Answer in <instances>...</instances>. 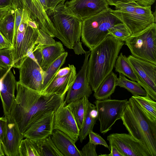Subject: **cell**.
<instances>
[{"label": "cell", "mask_w": 156, "mask_h": 156, "mask_svg": "<svg viewBox=\"0 0 156 156\" xmlns=\"http://www.w3.org/2000/svg\"><path fill=\"white\" fill-rule=\"evenodd\" d=\"M108 8L106 0H71L64 4L63 9L66 13L82 21Z\"/></svg>", "instance_id": "11"}, {"label": "cell", "mask_w": 156, "mask_h": 156, "mask_svg": "<svg viewBox=\"0 0 156 156\" xmlns=\"http://www.w3.org/2000/svg\"><path fill=\"white\" fill-rule=\"evenodd\" d=\"M6 120V129L1 144L5 155L19 156V148L24 138L15 120L10 115L4 116Z\"/></svg>", "instance_id": "18"}, {"label": "cell", "mask_w": 156, "mask_h": 156, "mask_svg": "<svg viewBox=\"0 0 156 156\" xmlns=\"http://www.w3.org/2000/svg\"><path fill=\"white\" fill-rule=\"evenodd\" d=\"M9 69L0 66V80L3 77Z\"/></svg>", "instance_id": "46"}, {"label": "cell", "mask_w": 156, "mask_h": 156, "mask_svg": "<svg viewBox=\"0 0 156 156\" xmlns=\"http://www.w3.org/2000/svg\"><path fill=\"white\" fill-rule=\"evenodd\" d=\"M90 50L86 51L81 68L76 75L74 81L67 91L64 100L66 104L79 100L84 97L88 98L92 93V90L87 78V72L88 58Z\"/></svg>", "instance_id": "16"}, {"label": "cell", "mask_w": 156, "mask_h": 156, "mask_svg": "<svg viewBox=\"0 0 156 156\" xmlns=\"http://www.w3.org/2000/svg\"><path fill=\"white\" fill-rule=\"evenodd\" d=\"M35 141L40 149L41 156H63L56 147L51 136Z\"/></svg>", "instance_id": "31"}, {"label": "cell", "mask_w": 156, "mask_h": 156, "mask_svg": "<svg viewBox=\"0 0 156 156\" xmlns=\"http://www.w3.org/2000/svg\"><path fill=\"white\" fill-rule=\"evenodd\" d=\"M121 23L120 20L108 7L82 21V41L91 50L109 34V30L114 25Z\"/></svg>", "instance_id": "6"}, {"label": "cell", "mask_w": 156, "mask_h": 156, "mask_svg": "<svg viewBox=\"0 0 156 156\" xmlns=\"http://www.w3.org/2000/svg\"><path fill=\"white\" fill-rule=\"evenodd\" d=\"M117 79V75L112 71L94 92L93 96L95 99L99 100L109 99L115 91Z\"/></svg>", "instance_id": "24"}, {"label": "cell", "mask_w": 156, "mask_h": 156, "mask_svg": "<svg viewBox=\"0 0 156 156\" xmlns=\"http://www.w3.org/2000/svg\"><path fill=\"white\" fill-rule=\"evenodd\" d=\"M31 16L38 25L39 29L52 37L56 33L47 11L48 0H21Z\"/></svg>", "instance_id": "14"}, {"label": "cell", "mask_w": 156, "mask_h": 156, "mask_svg": "<svg viewBox=\"0 0 156 156\" xmlns=\"http://www.w3.org/2000/svg\"><path fill=\"white\" fill-rule=\"evenodd\" d=\"M70 70V67L69 65L68 67L60 69L57 72L55 76H62L67 74Z\"/></svg>", "instance_id": "42"}, {"label": "cell", "mask_w": 156, "mask_h": 156, "mask_svg": "<svg viewBox=\"0 0 156 156\" xmlns=\"http://www.w3.org/2000/svg\"><path fill=\"white\" fill-rule=\"evenodd\" d=\"M107 140L109 147L115 146L123 156H150L142 144L129 134H111Z\"/></svg>", "instance_id": "13"}, {"label": "cell", "mask_w": 156, "mask_h": 156, "mask_svg": "<svg viewBox=\"0 0 156 156\" xmlns=\"http://www.w3.org/2000/svg\"><path fill=\"white\" fill-rule=\"evenodd\" d=\"M15 11L11 6L0 22V32L12 45L14 36Z\"/></svg>", "instance_id": "27"}, {"label": "cell", "mask_w": 156, "mask_h": 156, "mask_svg": "<svg viewBox=\"0 0 156 156\" xmlns=\"http://www.w3.org/2000/svg\"><path fill=\"white\" fill-rule=\"evenodd\" d=\"M89 102L88 98L85 96L79 100L66 104L67 107L73 114L80 130L83 126Z\"/></svg>", "instance_id": "25"}, {"label": "cell", "mask_w": 156, "mask_h": 156, "mask_svg": "<svg viewBox=\"0 0 156 156\" xmlns=\"http://www.w3.org/2000/svg\"><path fill=\"white\" fill-rule=\"evenodd\" d=\"M123 41L109 34L90 50L87 75L92 90L97 89L105 78L112 71Z\"/></svg>", "instance_id": "2"}, {"label": "cell", "mask_w": 156, "mask_h": 156, "mask_svg": "<svg viewBox=\"0 0 156 156\" xmlns=\"http://www.w3.org/2000/svg\"><path fill=\"white\" fill-rule=\"evenodd\" d=\"M96 145L89 141L86 144L80 151L82 156H97L98 154L96 152Z\"/></svg>", "instance_id": "36"}, {"label": "cell", "mask_w": 156, "mask_h": 156, "mask_svg": "<svg viewBox=\"0 0 156 156\" xmlns=\"http://www.w3.org/2000/svg\"><path fill=\"white\" fill-rule=\"evenodd\" d=\"M16 95L10 115L23 133L29 126L44 113L55 111L64 101L65 97L46 94L30 88L16 82Z\"/></svg>", "instance_id": "1"}, {"label": "cell", "mask_w": 156, "mask_h": 156, "mask_svg": "<svg viewBox=\"0 0 156 156\" xmlns=\"http://www.w3.org/2000/svg\"><path fill=\"white\" fill-rule=\"evenodd\" d=\"M11 5L3 8H0V22L4 16L9 10Z\"/></svg>", "instance_id": "44"}, {"label": "cell", "mask_w": 156, "mask_h": 156, "mask_svg": "<svg viewBox=\"0 0 156 156\" xmlns=\"http://www.w3.org/2000/svg\"><path fill=\"white\" fill-rule=\"evenodd\" d=\"M0 80V91L1 90L2 86V79Z\"/></svg>", "instance_id": "48"}, {"label": "cell", "mask_w": 156, "mask_h": 156, "mask_svg": "<svg viewBox=\"0 0 156 156\" xmlns=\"http://www.w3.org/2000/svg\"><path fill=\"white\" fill-rule=\"evenodd\" d=\"M53 128L66 134L75 143L79 139L80 130L65 101L55 111Z\"/></svg>", "instance_id": "17"}, {"label": "cell", "mask_w": 156, "mask_h": 156, "mask_svg": "<svg viewBox=\"0 0 156 156\" xmlns=\"http://www.w3.org/2000/svg\"><path fill=\"white\" fill-rule=\"evenodd\" d=\"M5 154L3 151L2 144H0V156H5Z\"/></svg>", "instance_id": "47"}, {"label": "cell", "mask_w": 156, "mask_h": 156, "mask_svg": "<svg viewBox=\"0 0 156 156\" xmlns=\"http://www.w3.org/2000/svg\"><path fill=\"white\" fill-rule=\"evenodd\" d=\"M140 5L146 6H151L155 2V0H135Z\"/></svg>", "instance_id": "41"}, {"label": "cell", "mask_w": 156, "mask_h": 156, "mask_svg": "<svg viewBox=\"0 0 156 156\" xmlns=\"http://www.w3.org/2000/svg\"><path fill=\"white\" fill-rule=\"evenodd\" d=\"M65 52L60 42L55 41L53 37L45 33L44 40L35 46L33 54L38 65L45 71Z\"/></svg>", "instance_id": "10"}, {"label": "cell", "mask_w": 156, "mask_h": 156, "mask_svg": "<svg viewBox=\"0 0 156 156\" xmlns=\"http://www.w3.org/2000/svg\"><path fill=\"white\" fill-rule=\"evenodd\" d=\"M137 103L153 120L156 121V102L148 94L145 96H132Z\"/></svg>", "instance_id": "30"}, {"label": "cell", "mask_w": 156, "mask_h": 156, "mask_svg": "<svg viewBox=\"0 0 156 156\" xmlns=\"http://www.w3.org/2000/svg\"><path fill=\"white\" fill-rule=\"evenodd\" d=\"M70 70L66 75L62 76H55L42 92L54 94L65 97L66 93L73 83L76 75V69L73 65L69 64Z\"/></svg>", "instance_id": "21"}, {"label": "cell", "mask_w": 156, "mask_h": 156, "mask_svg": "<svg viewBox=\"0 0 156 156\" xmlns=\"http://www.w3.org/2000/svg\"><path fill=\"white\" fill-rule=\"evenodd\" d=\"M113 13L127 27L131 35L145 29L154 23L155 18L151 6H144L136 1L121 3L115 5Z\"/></svg>", "instance_id": "7"}, {"label": "cell", "mask_w": 156, "mask_h": 156, "mask_svg": "<svg viewBox=\"0 0 156 156\" xmlns=\"http://www.w3.org/2000/svg\"><path fill=\"white\" fill-rule=\"evenodd\" d=\"M98 119V113L96 106L89 102L83 126L80 130L79 139L82 143L89 132L93 130Z\"/></svg>", "instance_id": "26"}, {"label": "cell", "mask_w": 156, "mask_h": 156, "mask_svg": "<svg viewBox=\"0 0 156 156\" xmlns=\"http://www.w3.org/2000/svg\"><path fill=\"white\" fill-rule=\"evenodd\" d=\"M16 82L15 77L9 69L2 79V86L0 91L4 116L10 115L12 107L15 98Z\"/></svg>", "instance_id": "20"}, {"label": "cell", "mask_w": 156, "mask_h": 156, "mask_svg": "<svg viewBox=\"0 0 156 156\" xmlns=\"http://www.w3.org/2000/svg\"><path fill=\"white\" fill-rule=\"evenodd\" d=\"M13 65L11 48L0 50V66L10 69Z\"/></svg>", "instance_id": "34"}, {"label": "cell", "mask_w": 156, "mask_h": 156, "mask_svg": "<svg viewBox=\"0 0 156 156\" xmlns=\"http://www.w3.org/2000/svg\"><path fill=\"white\" fill-rule=\"evenodd\" d=\"M55 112H46L32 122L23 133L24 138L36 141L51 136L54 130Z\"/></svg>", "instance_id": "19"}, {"label": "cell", "mask_w": 156, "mask_h": 156, "mask_svg": "<svg viewBox=\"0 0 156 156\" xmlns=\"http://www.w3.org/2000/svg\"><path fill=\"white\" fill-rule=\"evenodd\" d=\"M18 69L19 81L21 83L32 89L42 91L44 71L35 59L27 56Z\"/></svg>", "instance_id": "12"}, {"label": "cell", "mask_w": 156, "mask_h": 156, "mask_svg": "<svg viewBox=\"0 0 156 156\" xmlns=\"http://www.w3.org/2000/svg\"><path fill=\"white\" fill-rule=\"evenodd\" d=\"M12 0H0V8H4L11 5Z\"/></svg>", "instance_id": "45"}, {"label": "cell", "mask_w": 156, "mask_h": 156, "mask_svg": "<svg viewBox=\"0 0 156 156\" xmlns=\"http://www.w3.org/2000/svg\"><path fill=\"white\" fill-rule=\"evenodd\" d=\"M114 67L115 71L127 77L132 80L137 81L145 90V85L129 61L128 57L121 53L118 56Z\"/></svg>", "instance_id": "23"}, {"label": "cell", "mask_w": 156, "mask_h": 156, "mask_svg": "<svg viewBox=\"0 0 156 156\" xmlns=\"http://www.w3.org/2000/svg\"><path fill=\"white\" fill-rule=\"evenodd\" d=\"M6 120L5 117H0V144L4 136L6 126Z\"/></svg>", "instance_id": "37"}, {"label": "cell", "mask_w": 156, "mask_h": 156, "mask_svg": "<svg viewBox=\"0 0 156 156\" xmlns=\"http://www.w3.org/2000/svg\"><path fill=\"white\" fill-rule=\"evenodd\" d=\"M128 100L109 99L94 102L100 123V132L105 134L111 129L118 120L121 119Z\"/></svg>", "instance_id": "9"}, {"label": "cell", "mask_w": 156, "mask_h": 156, "mask_svg": "<svg viewBox=\"0 0 156 156\" xmlns=\"http://www.w3.org/2000/svg\"><path fill=\"white\" fill-rule=\"evenodd\" d=\"M116 85V86H119L126 89L132 94V96H144L147 94L145 90L138 82L129 80L121 73H119V77L117 79Z\"/></svg>", "instance_id": "28"}, {"label": "cell", "mask_w": 156, "mask_h": 156, "mask_svg": "<svg viewBox=\"0 0 156 156\" xmlns=\"http://www.w3.org/2000/svg\"><path fill=\"white\" fill-rule=\"evenodd\" d=\"M121 119L129 134L142 144L150 156H156V121L132 96L128 100Z\"/></svg>", "instance_id": "3"}, {"label": "cell", "mask_w": 156, "mask_h": 156, "mask_svg": "<svg viewBox=\"0 0 156 156\" xmlns=\"http://www.w3.org/2000/svg\"><path fill=\"white\" fill-rule=\"evenodd\" d=\"M108 5L115 6L121 3H127L135 1V0H106Z\"/></svg>", "instance_id": "40"}, {"label": "cell", "mask_w": 156, "mask_h": 156, "mask_svg": "<svg viewBox=\"0 0 156 156\" xmlns=\"http://www.w3.org/2000/svg\"><path fill=\"white\" fill-rule=\"evenodd\" d=\"M110 153L109 154H101L99 156H123V155L119 151L117 148L113 145L109 147Z\"/></svg>", "instance_id": "38"}, {"label": "cell", "mask_w": 156, "mask_h": 156, "mask_svg": "<svg viewBox=\"0 0 156 156\" xmlns=\"http://www.w3.org/2000/svg\"><path fill=\"white\" fill-rule=\"evenodd\" d=\"M22 6L21 20L13 37L11 48L13 60L12 67L17 68L28 54L33 51L35 46L44 40L45 33L39 28L34 27L29 24L28 20L32 17L27 9L23 4Z\"/></svg>", "instance_id": "5"}, {"label": "cell", "mask_w": 156, "mask_h": 156, "mask_svg": "<svg viewBox=\"0 0 156 156\" xmlns=\"http://www.w3.org/2000/svg\"><path fill=\"white\" fill-rule=\"evenodd\" d=\"M65 1L66 0H49L48 4V9L55 7L61 2L64 3Z\"/></svg>", "instance_id": "43"}, {"label": "cell", "mask_w": 156, "mask_h": 156, "mask_svg": "<svg viewBox=\"0 0 156 156\" xmlns=\"http://www.w3.org/2000/svg\"><path fill=\"white\" fill-rule=\"evenodd\" d=\"M18 153L19 156H41L40 149L36 141L27 138L21 140Z\"/></svg>", "instance_id": "32"}, {"label": "cell", "mask_w": 156, "mask_h": 156, "mask_svg": "<svg viewBox=\"0 0 156 156\" xmlns=\"http://www.w3.org/2000/svg\"><path fill=\"white\" fill-rule=\"evenodd\" d=\"M109 34L122 41H125L131 35L127 27L122 23L114 25L109 30Z\"/></svg>", "instance_id": "33"}, {"label": "cell", "mask_w": 156, "mask_h": 156, "mask_svg": "<svg viewBox=\"0 0 156 156\" xmlns=\"http://www.w3.org/2000/svg\"><path fill=\"white\" fill-rule=\"evenodd\" d=\"M12 47V45L0 32V50Z\"/></svg>", "instance_id": "39"}, {"label": "cell", "mask_w": 156, "mask_h": 156, "mask_svg": "<svg viewBox=\"0 0 156 156\" xmlns=\"http://www.w3.org/2000/svg\"><path fill=\"white\" fill-rule=\"evenodd\" d=\"M51 138L63 156H82L74 141L62 131L54 129Z\"/></svg>", "instance_id": "22"}, {"label": "cell", "mask_w": 156, "mask_h": 156, "mask_svg": "<svg viewBox=\"0 0 156 156\" xmlns=\"http://www.w3.org/2000/svg\"><path fill=\"white\" fill-rule=\"evenodd\" d=\"M67 55L68 53L65 52L54 61L47 69L44 71L42 91L65 63Z\"/></svg>", "instance_id": "29"}, {"label": "cell", "mask_w": 156, "mask_h": 156, "mask_svg": "<svg viewBox=\"0 0 156 156\" xmlns=\"http://www.w3.org/2000/svg\"><path fill=\"white\" fill-rule=\"evenodd\" d=\"M133 55L156 64V24L131 35L125 41Z\"/></svg>", "instance_id": "8"}, {"label": "cell", "mask_w": 156, "mask_h": 156, "mask_svg": "<svg viewBox=\"0 0 156 156\" xmlns=\"http://www.w3.org/2000/svg\"><path fill=\"white\" fill-rule=\"evenodd\" d=\"M64 3L61 2L47 11L56 31L55 37L76 54H85L80 41L82 21L64 11Z\"/></svg>", "instance_id": "4"}, {"label": "cell", "mask_w": 156, "mask_h": 156, "mask_svg": "<svg viewBox=\"0 0 156 156\" xmlns=\"http://www.w3.org/2000/svg\"><path fill=\"white\" fill-rule=\"evenodd\" d=\"M89 142L96 145H102L109 149V146L106 141L98 134L94 132L93 130L89 133Z\"/></svg>", "instance_id": "35"}, {"label": "cell", "mask_w": 156, "mask_h": 156, "mask_svg": "<svg viewBox=\"0 0 156 156\" xmlns=\"http://www.w3.org/2000/svg\"><path fill=\"white\" fill-rule=\"evenodd\" d=\"M127 57L144 83L147 94L156 101V64L136 58L132 55Z\"/></svg>", "instance_id": "15"}]
</instances>
